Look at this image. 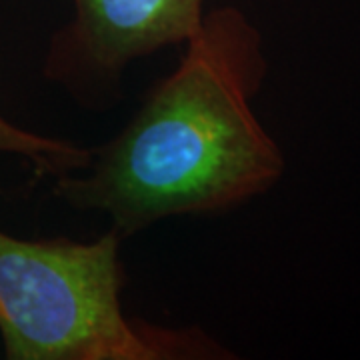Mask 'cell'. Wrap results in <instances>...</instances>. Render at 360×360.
Here are the masks:
<instances>
[{
	"mask_svg": "<svg viewBox=\"0 0 360 360\" xmlns=\"http://www.w3.org/2000/svg\"><path fill=\"white\" fill-rule=\"evenodd\" d=\"M180 49L129 124L54 179L58 198L104 212L120 240L172 217L229 212L283 179V153L252 112L269 72L260 30L222 6Z\"/></svg>",
	"mask_w": 360,
	"mask_h": 360,
	"instance_id": "obj_1",
	"label": "cell"
},
{
	"mask_svg": "<svg viewBox=\"0 0 360 360\" xmlns=\"http://www.w3.org/2000/svg\"><path fill=\"white\" fill-rule=\"evenodd\" d=\"M120 238L25 240L0 231V335L8 360H168L222 356L198 330L122 312Z\"/></svg>",
	"mask_w": 360,
	"mask_h": 360,
	"instance_id": "obj_2",
	"label": "cell"
},
{
	"mask_svg": "<svg viewBox=\"0 0 360 360\" xmlns=\"http://www.w3.org/2000/svg\"><path fill=\"white\" fill-rule=\"evenodd\" d=\"M75 18L52 37L44 75L82 101L112 94L134 60L182 46L205 18V0H72Z\"/></svg>",
	"mask_w": 360,
	"mask_h": 360,
	"instance_id": "obj_3",
	"label": "cell"
},
{
	"mask_svg": "<svg viewBox=\"0 0 360 360\" xmlns=\"http://www.w3.org/2000/svg\"><path fill=\"white\" fill-rule=\"evenodd\" d=\"M0 153L22 156L39 174L52 179L77 172L90 160V148L86 146L28 132L8 122L4 116H0Z\"/></svg>",
	"mask_w": 360,
	"mask_h": 360,
	"instance_id": "obj_4",
	"label": "cell"
}]
</instances>
